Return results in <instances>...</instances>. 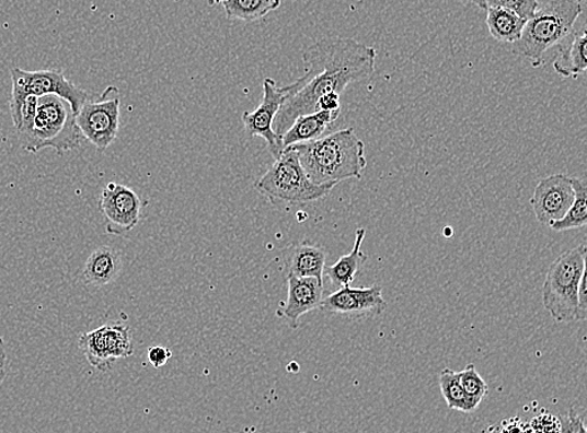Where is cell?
I'll return each mask as SVG.
<instances>
[{"instance_id": "6da1fadb", "label": "cell", "mask_w": 587, "mask_h": 433, "mask_svg": "<svg viewBox=\"0 0 587 433\" xmlns=\"http://www.w3.org/2000/svg\"><path fill=\"white\" fill-rule=\"evenodd\" d=\"M377 51L350 38H323L303 51L306 73L291 83L280 106L274 131L283 137L298 117L318 112V103L330 93L341 94L349 84L375 73Z\"/></svg>"}, {"instance_id": "7a4b0ae2", "label": "cell", "mask_w": 587, "mask_h": 433, "mask_svg": "<svg viewBox=\"0 0 587 433\" xmlns=\"http://www.w3.org/2000/svg\"><path fill=\"white\" fill-rule=\"evenodd\" d=\"M291 147L314 185L335 188L341 182L361 179L367 166L365 143L354 128Z\"/></svg>"}, {"instance_id": "3957f363", "label": "cell", "mask_w": 587, "mask_h": 433, "mask_svg": "<svg viewBox=\"0 0 587 433\" xmlns=\"http://www.w3.org/2000/svg\"><path fill=\"white\" fill-rule=\"evenodd\" d=\"M582 15L583 0H548L526 22L513 54L528 59L533 68L541 67L546 51L569 36Z\"/></svg>"}, {"instance_id": "277c9868", "label": "cell", "mask_w": 587, "mask_h": 433, "mask_svg": "<svg viewBox=\"0 0 587 433\" xmlns=\"http://www.w3.org/2000/svg\"><path fill=\"white\" fill-rule=\"evenodd\" d=\"M25 152L55 150L59 155L79 149L82 134L69 104L57 95H44L37 101L32 122L16 132Z\"/></svg>"}, {"instance_id": "5b68a950", "label": "cell", "mask_w": 587, "mask_h": 433, "mask_svg": "<svg viewBox=\"0 0 587 433\" xmlns=\"http://www.w3.org/2000/svg\"><path fill=\"white\" fill-rule=\"evenodd\" d=\"M254 188L275 207L302 206L319 201L331 194L333 187L314 185L307 177L292 147L279 155Z\"/></svg>"}, {"instance_id": "8992f818", "label": "cell", "mask_w": 587, "mask_h": 433, "mask_svg": "<svg viewBox=\"0 0 587 433\" xmlns=\"http://www.w3.org/2000/svg\"><path fill=\"white\" fill-rule=\"evenodd\" d=\"M585 274V245L566 250L549 267L542 288V303L556 323L577 320L578 284Z\"/></svg>"}, {"instance_id": "52a82bcc", "label": "cell", "mask_w": 587, "mask_h": 433, "mask_svg": "<svg viewBox=\"0 0 587 433\" xmlns=\"http://www.w3.org/2000/svg\"><path fill=\"white\" fill-rule=\"evenodd\" d=\"M11 77L13 86L9 107L16 106L31 95L39 98L53 94L65 100L77 116L88 101V93L69 81L59 69L25 71L20 67H14L11 69Z\"/></svg>"}, {"instance_id": "ba28073f", "label": "cell", "mask_w": 587, "mask_h": 433, "mask_svg": "<svg viewBox=\"0 0 587 433\" xmlns=\"http://www.w3.org/2000/svg\"><path fill=\"white\" fill-rule=\"evenodd\" d=\"M82 137L100 152L107 151L117 140L120 125V92L110 85L96 102L87 101L76 116Z\"/></svg>"}, {"instance_id": "9c48e42d", "label": "cell", "mask_w": 587, "mask_h": 433, "mask_svg": "<svg viewBox=\"0 0 587 433\" xmlns=\"http://www.w3.org/2000/svg\"><path fill=\"white\" fill-rule=\"evenodd\" d=\"M79 349L90 365L99 371H108L119 359L134 354V342L126 325H104L79 337Z\"/></svg>"}, {"instance_id": "30bf717a", "label": "cell", "mask_w": 587, "mask_h": 433, "mask_svg": "<svg viewBox=\"0 0 587 433\" xmlns=\"http://www.w3.org/2000/svg\"><path fill=\"white\" fill-rule=\"evenodd\" d=\"M291 84L278 86L272 78L263 81V97L260 106L253 112H244L242 122L244 131L250 138L261 137L266 141L268 150L275 160L283 154V137L274 131L275 118L283 106Z\"/></svg>"}, {"instance_id": "8fae6325", "label": "cell", "mask_w": 587, "mask_h": 433, "mask_svg": "<svg viewBox=\"0 0 587 433\" xmlns=\"http://www.w3.org/2000/svg\"><path fill=\"white\" fill-rule=\"evenodd\" d=\"M147 204L134 189L112 182L103 189L100 198L105 232L112 236L127 235L139 223L140 211Z\"/></svg>"}, {"instance_id": "7c38bea8", "label": "cell", "mask_w": 587, "mask_h": 433, "mask_svg": "<svg viewBox=\"0 0 587 433\" xmlns=\"http://www.w3.org/2000/svg\"><path fill=\"white\" fill-rule=\"evenodd\" d=\"M385 308L388 302L383 299L382 289L377 284L361 289L346 285L324 297L320 306L324 314L353 319L380 316Z\"/></svg>"}, {"instance_id": "4fadbf2b", "label": "cell", "mask_w": 587, "mask_h": 433, "mask_svg": "<svg viewBox=\"0 0 587 433\" xmlns=\"http://www.w3.org/2000/svg\"><path fill=\"white\" fill-rule=\"evenodd\" d=\"M574 197L573 177L552 175L539 182L530 203L537 220L550 227V224L563 219Z\"/></svg>"}, {"instance_id": "5bb4252c", "label": "cell", "mask_w": 587, "mask_h": 433, "mask_svg": "<svg viewBox=\"0 0 587 433\" xmlns=\"http://www.w3.org/2000/svg\"><path fill=\"white\" fill-rule=\"evenodd\" d=\"M287 300L280 303L277 316L292 328L300 325V318L321 306L324 299L323 281L313 277L287 276Z\"/></svg>"}, {"instance_id": "9a60e30c", "label": "cell", "mask_w": 587, "mask_h": 433, "mask_svg": "<svg viewBox=\"0 0 587 433\" xmlns=\"http://www.w3.org/2000/svg\"><path fill=\"white\" fill-rule=\"evenodd\" d=\"M122 270V257L116 248L103 246L93 250L82 272V281L91 288H105L117 280Z\"/></svg>"}, {"instance_id": "2e32d148", "label": "cell", "mask_w": 587, "mask_h": 433, "mask_svg": "<svg viewBox=\"0 0 587 433\" xmlns=\"http://www.w3.org/2000/svg\"><path fill=\"white\" fill-rule=\"evenodd\" d=\"M587 34L585 25L569 33L559 45L557 56L554 60V71L563 78H576L585 74Z\"/></svg>"}, {"instance_id": "e0dca14e", "label": "cell", "mask_w": 587, "mask_h": 433, "mask_svg": "<svg viewBox=\"0 0 587 433\" xmlns=\"http://www.w3.org/2000/svg\"><path fill=\"white\" fill-rule=\"evenodd\" d=\"M327 253L321 246L303 241L289 249L286 259L287 276L313 277L323 281Z\"/></svg>"}, {"instance_id": "ac0fdd59", "label": "cell", "mask_w": 587, "mask_h": 433, "mask_svg": "<svg viewBox=\"0 0 587 433\" xmlns=\"http://www.w3.org/2000/svg\"><path fill=\"white\" fill-rule=\"evenodd\" d=\"M339 115L341 110H318L314 114L298 117L283 136L284 150L295 144L319 140Z\"/></svg>"}, {"instance_id": "d6986e66", "label": "cell", "mask_w": 587, "mask_h": 433, "mask_svg": "<svg viewBox=\"0 0 587 433\" xmlns=\"http://www.w3.org/2000/svg\"><path fill=\"white\" fill-rule=\"evenodd\" d=\"M365 237L366 230L362 227L357 229L353 250L348 255L339 257L335 265L324 268L323 276L327 277L335 291L350 285L367 261V256L362 250Z\"/></svg>"}, {"instance_id": "ffe728a7", "label": "cell", "mask_w": 587, "mask_h": 433, "mask_svg": "<svg viewBox=\"0 0 587 433\" xmlns=\"http://www.w3.org/2000/svg\"><path fill=\"white\" fill-rule=\"evenodd\" d=\"M486 11V25L494 39L514 45L521 38L528 21L510 11L503 10V8H487Z\"/></svg>"}, {"instance_id": "44dd1931", "label": "cell", "mask_w": 587, "mask_h": 433, "mask_svg": "<svg viewBox=\"0 0 587 433\" xmlns=\"http://www.w3.org/2000/svg\"><path fill=\"white\" fill-rule=\"evenodd\" d=\"M280 3V0H226L222 7L227 19L252 23L265 20Z\"/></svg>"}, {"instance_id": "7402d4cb", "label": "cell", "mask_w": 587, "mask_h": 433, "mask_svg": "<svg viewBox=\"0 0 587 433\" xmlns=\"http://www.w3.org/2000/svg\"><path fill=\"white\" fill-rule=\"evenodd\" d=\"M575 190L574 202L560 221L550 224V229L556 232H565L586 227L587 224V189L582 179L573 177Z\"/></svg>"}, {"instance_id": "603a6c76", "label": "cell", "mask_w": 587, "mask_h": 433, "mask_svg": "<svg viewBox=\"0 0 587 433\" xmlns=\"http://www.w3.org/2000/svg\"><path fill=\"white\" fill-rule=\"evenodd\" d=\"M440 387L449 409L461 412H473L467 394L460 383L459 372L444 368L440 374Z\"/></svg>"}, {"instance_id": "cb8c5ba5", "label": "cell", "mask_w": 587, "mask_h": 433, "mask_svg": "<svg viewBox=\"0 0 587 433\" xmlns=\"http://www.w3.org/2000/svg\"><path fill=\"white\" fill-rule=\"evenodd\" d=\"M459 376L463 391L469 398L471 409L472 411H475L488 393L487 384L473 365L464 367L461 372H459Z\"/></svg>"}, {"instance_id": "d4e9b609", "label": "cell", "mask_w": 587, "mask_h": 433, "mask_svg": "<svg viewBox=\"0 0 587 433\" xmlns=\"http://www.w3.org/2000/svg\"><path fill=\"white\" fill-rule=\"evenodd\" d=\"M486 8H503L510 11L522 20L529 21L539 10V0H485Z\"/></svg>"}, {"instance_id": "484cf974", "label": "cell", "mask_w": 587, "mask_h": 433, "mask_svg": "<svg viewBox=\"0 0 587 433\" xmlns=\"http://www.w3.org/2000/svg\"><path fill=\"white\" fill-rule=\"evenodd\" d=\"M531 433H560L561 422L559 416L545 412L534 416L529 423Z\"/></svg>"}, {"instance_id": "4316f807", "label": "cell", "mask_w": 587, "mask_h": 433, "mask_svg": "<svg viewBox=\"0 0 587 433\" xmlns=\"http://www.w3.org/2000/svg\"><path fill=\"white\" fill-rule=\"evenodd\" d=\"M559 419L561 422L560 433H586L584 416L577 413L574 407L567 413L559 416Z\"/></svg>"}, {"instance_id": "83f0119b", "label": "cell", "mask_w": 587, "mask_h": 433, "mask_svg": "<svg viewBox=\"0 0 587 433\" xmlns=\"http://www.w3.org/2000/svg\"><path fill=\"white\" fill-rule=\"evenodd\" d=\"M171 358V350L162 348V346H154V348L148 350V360L154 368L163 367Z\"/></svg>"}, {"instance_id": "f1b7e54d", "label": "cell", "mask_w": 587, "mask_h": 433, "mask_svg": "<svg viewBox=\"0 0 587 433\" xmlns=\"http://www.w3.org/2000/svg\"><path fill=\"white\" fill-rule=\"evenodd\" d=\"M587 317V293H586V274L578 284L577 292V320H585Z\"/></svg>"}, {"instance_id": "f546056e", "label": "cell", "mask_w": 587, "mask_h": 433, "mask_svg": "<svg viewBox=\"0 0 587 433\" xmlns=\"http://www.w3.org/2000/svg\"><path fill=\"white\" fill-rule=\"evenodd\" d=\"M494 433H530L528 424L519 419L506 420L496 429Z\"/></svg>"}, {"instance_id": "4dcf8cb0", "label": "cell", "mask_w": 587, "mask_h": 433, "mask_svg": "<svg viewBox=\"0 0 587 433\" xmlns=\"http://www.w3.org/2000/svg\"><path fill=\"white\" fill-rule=\"evenodd\" d=\"M318 110H341V94L324 95L318 103Z\"/></svg>"}, {"instance_id": "1f68e13d", "label": "cell", "mask_w": 587, "mask_h": 433, "mask_svg": "<svg viewBox=\"0 0 587 433\" xmlns=\"http://www.w3.org/2000/svg\"><path fill=\"white\" fill-rule=\"evenodd\" d=\"M5 363H7V350H5V343L2 339V337H0V366H5Z\"/></svg>"}, {"instance_id": "d6a6232c", "label": "cell", "mask_w": 587, "mask_h": 433, "mask_svg": "<svg viewBox=\"0 0 587 433\" xmlns=\"http://www.w3.org/2000/svg\"><path fill=\"white\" fill-rule=\"evenodd\" d=\"M461 2L476 5L480 8V10H485V11L487 10L485 0H461Z\"/></svg>"}, {"instance_id": "836d02e7", "label": "cell", "mask_w": 587, "mask_h": 433, "mask_svg": "<svg viewBox=\"0 0 587 433\" xmlns=\"http://www.w3.org/2000/svg\"><path fill=\"white\" fill-rule=\"evenodd\" d=\"M7 377V372L3 366H0V386L3 385Z\"/></svg>"}, {"instance_id": "e575fe53", "label": "cell", "mask_w": 587, "mask_h": 433, "mask_svg": "<svg viewBox=\"0 0 587 433\" xmlns=\"http://www.w3.org/2000/svg\"><path fill=\"white\" fill-rule=\"evenodd\" d=\"M226 2V0H208L209 5H222Z\"/></svg>"}, {"instance_id": "d590c367", "label": "cell", "mask_w": 587, "mask_h": 433, "mask_svg": "<svg viewBox=\"0 0 587 433\" xmlns=\"http://www.w3.org/2000/svg\"><path fill=\"white\" fill-rule=\"evenodd\" d=\"M531 433V432H530Z\"/></svg>"}]
</instances>
